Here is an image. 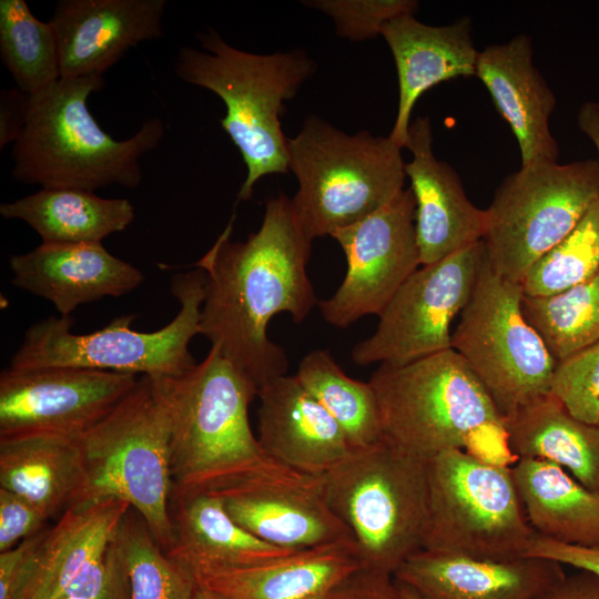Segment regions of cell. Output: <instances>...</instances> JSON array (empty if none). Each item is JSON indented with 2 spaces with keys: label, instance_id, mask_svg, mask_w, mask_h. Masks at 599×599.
<instances>
[{
  "label": "cell",
  "instance_id": "d6986e66",
  "mask_svg": "<svg viewBox=\"0 0 599 599\" xmlns=\"http://www.w3.org/2000/svg\"><path fill=\"white\" fill-rule=\"evenodd\" d=\"M12 284L50 301L67 317L80 305L119 297L139 287L144 276L102 243H41L10 257Z\"/></svg>",
  "mask_w": 599,
  "mask_h": 599
},
{
  "label": "cell",
  "instance_id": "3957f363",
  "mask_svg": "<svg viewBox=\"0 0 599 599\" xmlns=\"http://www.w3.org/2000/svg\"><path fill=\"white\" fill-rule=\"evenodd\" d=\"M104 84L103 75L61 78L27 94L24 125L11 151L17 181L91 192L111 185L134 190L141 184L140 160L159 146L164 124L153 118L129 139L115 140L88 108L90 94Z\"/></svg>",
  "mask_w": 599,
  "mask_h": 599
},
{
  "label": "cell",
  "instance_id": "cb8c5ba5",
  "mask_svg": "<svg viewBox=\"0 0 599 599\" xmlns=\"http://www.w3.org/2000/svg\"><path fill=\"white\" fill-rule=\"evenodd\" d=\"M130 507L108 498L67 509L48 528L13 599H61L77 579L104 560Z\"/></svg>",
  "mask_w": 599,
  "mask_h": 599
},
{
  "label": "cell",
  "instance_id": "277c9868",
  "mask_svg": "<svg viewBox=\"0 0 599 599\" xmlns=\"http://www.w3.org/2000/svg\"><path fill=\"white\" fill-rule=\"evenodd\" d=\"M197 38L202 49L182 47L175 73L223 101L226 113L221 125L246 166L237 200L247 201L261 177L288 172L281 113L284 102L314 73L315 63L298 49L272 54L240 50L213 29Z\"/></svg>",
  "mask_w": 599,
  "mask_h": 599
},
{
  "label": "cell",
  "instance_id": "9c48e42d",
  "mask_svg": "<svg viewBox=\"0 0 599 599\" xmlns=\"http://www.w3.org/2000/svg\"><path fill=\"white\" fill-rule=\"evenodd\" d=\"M171 293L180 309L154 332L133 329L134 315H121L87 334L71 331L70 316L39 321L26 332L10 368L80 367L152 378L179 376L196 364L189 346L200 334L205 273L199 268L175 275Z\"/></svg>",
  "mask_w": 599,
  "mask_h": 599
},
{
  "label": "cell",
  "instance_id": "7c38bea8",
  "mask_svg": "<svg viewBox=\"0 0 599 599\" xmlns=\"http://www.w3.org/2000/svg\"><path fill=\"white\" fill-rule=\"evenodd\" d=\"M599 200L596 160L535 163L509 174L487 211L491 267L521 283L534 263L567 237Z\"/></svg>",
  "mask_w": 599,
  "mask_h": 599
},
{
  "label": "cell",
  "instance_id": "e0dca14e",
  "mask_svg": "<svg viewBox=\"0 0 599 599\" xmlns=\"http://www.w3.org/2000/svg\"><path fill=\"white\" fill-rule=\"evenodd\" d=\"M166 0H59L50 20L61 78L103 75L130 49L163 37Z\"/></svg>",
  "mask_w": 599,
  "mask_h": 599
},
{
  "label": "cell",
  "instance_id": "f1b7e54d",
  "mask_svg": "<svg viewBox=\"0 0 599 599\" xmlns=\"http://www.w3.org/2000/svg\"><path fill=\"white\" fill-rule=\"evenodd\" d=\"M502 422L515 457L557 464L599 493V426L573 417L551 393Z\"/></svg>",
  "mask_w": 599,
  "mask_h": 599
},
{
  "label": "cell",
  "instance_id": "74e56055",
  "mask_svg": "<svg viewBox=\"0 0 599 599\" xmlns=\"http://www.w3.org/2000/svg\"><path fill=\"white\" fill-rule=\"evenodd\" d=\"M47 520L31 502L0 488V552L45 529Z\"/></svg>",
  "mask_w": 599,
  "mask_h": 599
},
{
  "label": "cell",
  "instance_id": "836d02e7",
  "mask_svg": "<svg viewBox=\"0 0 599 599\" xmlns=\"http://www.w3.org/2000/svg\"><path fill=\"white\" fill-rule=\"evenodd\" d=\"M522 312L557 362L599 342V271L552 296L524 295Z\"/></svg>",
  "mask_w": 599,
  "mask_h": 599
},
{
  "label": "cell",
  "instance_id": "8992f818",
  "mask_svg": "<svg viewBox=\"0 0 599 599\" xmlns=\"http://www.w3.org/2000/svg\"><path fill=\"white\" fill-rule=\"evenodd\" d=\"M318 481L326 504L349 529L362 568L393 576L424 548L427 460L383 437L351 449Z\"/></svg>",
  "mask_w": 599,
  "mask_h": 599
},
{
  "label": "cell",
  "instance_id": "f35d334b",
  "mask_svg": "<svg viewBox=\"0 0 599 599\" xmlns=\"http://www.w3.org/2000/svg\"><path fill=\"white\" fill-rule=\"evenodd\" d=\"M48 528L0 552V599H13L29 573L35 551Z\"/></svg>",
  "mask_w": 599,
  "mask_h": 599
},
{
  "label": "cell",
  "instance_id": "6da1fadb",
  "mask_svg": "<svg viewBox=\"0 0 599 599\" xmlns=\"http://www.w3.org/2000/svg\"><path fill=\"white\" fill-rule=\"evenodd\" d=\"M232 222L194 264L205 273L200 334L260 389L288 366L267 336L270 321L288 313L301 323L318 305L307 275L313 241L282 192L266 201L260 229L245 241L230 240Z\"/></svg>",
  "mask_w": 599,
  "mask_h": 599
},
{
  "label": "cell",
  "instance_id": "4dcf8cb0",
  "mask_svg": "<svg viewBox=\"0 0 599 599\" xmlns=\"http://www.w3.org/2000/svg\"><path fill=\"white\" fill-rule=\"evenodd\" d=\"M295 376L337 422L352 449L369 446L383 438L372 385L347 376L327 349L307 353L301 359Z\"/></svg>",
  "mask_w": 599,
  "mask_h": 599
},
{
  "label": "cell",
  "instance_id": "5bb4252c",
  "mask_svg": "<svg viewBox=\"0 0 599 599\" xmlns=\"http://www.w3.org/2000/svg\"><path fill=\"white\" fill-rule=\"evenodd\" d=\"M416 202L404 189L367 217L335 231L346 274L327 300L318 301L323 318L346 328L366 315H380L392 297L420 264L415 231Z\"/></svg>",
  "mask_w": 599,
  "mask_h": 599
},
{
  "label": "cell",
  "instance_id": "d590c367",
  "mask_svg": "<svg viewBox=\"0 0 599 599\" xmlns=\"http://www.w3.org/2000/svg\"><path fill=\"white\" fill-rule=\"evenodd\" d=\"M550 393L573 417L599 426V342L557 362Z\"/></svg>",
  "mask_w": 599,
  "mask_h": 599
},
{
  "label": "cell",
  "instance_id": "7402d4cb",
  "mask_svg": "<svg viewBox=\"0 0 599 599\" xmlns=\"http://www.w3.org/2000/svg\"><path fill=\"white\" fill-rule=\"evenodd\" d=\"M380 35L394 57L399 88L389 138L403 149L409 142L410 115L419 97L440 82L475 75L479 51L474 44L469 17L434 27L420 22L415 14H404L386 22Z\"/></svg>",
  "mask_w": 599,
  "mask_h": 599
},
{
  "label": "cell",
  "instance_id": "4316f807",
  "mask_svg": "<svg viewBox=\"0 0 599 599\" xmlns=\"http://www.w3.org/2000/svg\"><path fill=\"white\" fill-rule=\"evenodd\" d=\"M84 471L79 438L30 435L0 439V488L24 498L48 519L71 508Z\"/></svg>",
  "mask_w": 599,
  "mask_h": 599
},
{
  "label": "cell",
  "instance_id": "d4e9b609",
  "mask_svg": "<svg viewBox=\"0 0 599 599\" xmlns=\"http://www.w3.org/2000/svg\"><path fill=\"white\" fill-rule=\"evenodd\" d=\"M362 568L355 544L337 542L196 578L199 586L231 599H331Z\"/></svg>",
  "mask_w": 599,
  "mask_h": 599
},
{
  "label": "cell",
  "instance_id": "30bf717a",
  "mask_svg": "<svg viewBox=\"0 0 599 599\" xmlns=\"http://www.w3.org/2000/svg\"><path fill=\"white\" fill-rule=\"evenodd\" d=\"M429 515L423 549L485 560L525 557L536 535L511 468L463 449L427 460Z\"/></svg>",
  "mask_w": 599,
  "mask_h": 599
},
{
  "label": "cell",
  "instance_id": "ee69618b",
  "mask_svg": "<svg viewBox=\"0 0 599 599\" xmlns=\"http://www.w3.org/2000/svg\"><path fill=\"white\" fill-rule=\"evenodd\" d=\"M61 599H130L126 570L114 539L110 547V571L103 587L91 593L65 596Z\"/></svg>",
  "mask_w": 599,
  "mask_h": 599
},
{
  "label": "cell",
  "instance_id": "bcb514c9",
  "mask_svg": "<svg viewBox=\"0 0 599 599\" xmlns=\"http://www.w3.org/2000/svg\"><path fill=\"white\" fill-rule=\"evenodd\" d=\"M395 583L399 599H424L409 586L398 582L396 580Z\"/></svg>",
  "mask_w": 599,
  "mask_h": 599
},
{
  "label": "cell",
  "instance_id": "e575fe53",
  "mask_svg": "<svg viewBox=\"0 0 599 599\" xmlns=\"http://www.w3.org/2000/svg\"><path fill=\"white\" fill-rule=\"evenodd\" d=\"M599 271V200L575 230L546 252L521 281L528 297H547L565 292Z\"/></svg>",
  "mask_w": 599,
  "mask_h": 599
},
{
  "label": "cell",
  "instance_id": "f6af8a7d",
  "mask_svg": "<svg viewBox=\"0 0 599 599\" xmlns=\"http://www.w3.org/2000/svg\"><path fill=\"white\" fill-rule=\"evenodd\" d=\"M577 123L597 149L599 165V102L587 101L582 103L577 114Z\"/></svg>",
  "mask_w": 599,
  "mask_h": 599
},
{
  "label": "cell",
  "instance_id": "7a4b0ae2",
  "mask_svg": "<svg viewBox=\"0 0 599 599\" xmlns=\"http://www.w3.org/2000/svg\"><path fill=\"white\" fill-rule=\"evenodd\" d=\"M154 379L170 417L172 498L295 471L261 447L248 419L258 388L219 347L185 373Z\"/></svg>",
  "mask_w": 599,
  "mask_h": 599
},
{
  "label": "cell",
  "instance_id": "ba28073f",
  "mask_svg": "<svg viewBox=\"0 0 599 599\" xmlns=\"http://www.w3.org/2000/svg\"><path fill=\"white\" fill-rule=\"evenodd\" d=\"M171 425L154 378L139 377L133 389L79 438L83 485L75 504L108 498L126 501L167 552L171 521Z\"/></svg>",
  "mask_w": 599,
  "mask_h": 599
},
{
  "label": "cell",
  "instance_id": "ab89813d",
  "mask_svg": "<svg viewBox=\"0 0 599 599\" xmlns=\"http://www.w3.org/2000/svg\"><path fill=\"white\" fill-rule=\"evenodd\" d=\"M525 557L554 560L599 576V547L561 544L536 534Z\"/></svg>",
  "mask_w": 599,
  "mask_h": 599
},
{
  "label": "cell",
  "instance_id": "5b68a950",
  "mask_svg": "<svg viewBox=\"0 0 599 599\" xmlns=\"http://www.w3.org/2000/svg\"><path fill=\"white\" fill-rule=\"evenodd\" d=\"M369 384L383 437L410 455L428 460L451 449L471 454L485 439L509 450L502 417L453 348L402 365L380 364Z\"/></svg>",
  "mask_w": 599,
  "mask_h": 599
},
{
  "label": "cell",
  "instance_id": "ffe728a7",
  "mask_svg": "<svg viewBox=\"0 0 599 599\" xmlns=\"http://www.w3.org/2000/svg\"><path fill=\"white\" fill-rule=\"evenodd\" d=\"M257 439L276 463L321 476L351 451L345 433L296 376L268 380L257 393Z\"/></svg>",
  "mask_w": 599,
  "mask_h": 599
},
{
  "label": "cell",
  "instance_id": "f546056e",
  "mask_svg": "<svg viewBox=\"0 0 599 599\" xmlns=\"http://www.w3.org/2000/svg\"><path fill=\"white\" fill-rule=\"evenodd\" d=\"M4 219L26 222L42 243H102L125 230L135 217L126 199H104L94 192L73 189H40L38 192L2 203Z\"/></svg>",
  "mask_w": 599,
  "mask_h": 599
},
{
  "label": "cell",
  "instance_id": "7bdbcfd3",
  "mask_svg": "<svg viewBox=\"0 0 599 599\" xmlns=\"http://www.w3.org/2000/svg\"><path fill=\"white\" fill-rule=\"evenodd\" d=\"M535 599H599V576L588 570L565 575Z\"/></svg>",
  "mask_w": 599,
  "mask_h": 599
},
{
  "label": "cell",
  "instance_id": "484cf974",
  "mask_svg": "<svg viewBox=\"0 0 599 599\" xmlns=\"http://www.w3.org/2000/svg\"><path fill=\"white\" fill-rule=\"evenodd\" d=\"M173 541L167 554L195 578L255 565L293 550L272 546L242 528L213 491L171 499Z\"/></svg>",
  "mask_w": 599,
  "mask_h": 599
},
{
  "label": "cell",
  "instance_id": "8fae6325",
  "mask_svg": "<svg viewBox=\"0 0 599 599\" xmlns=\"http://www.w3.org/2000/svg\"><path fill=\"white\" fill-rule=\"evenodd\" d=\"M522 287L497 274L488 255L451 334L502 419L550 394L557 361L522 312Z\"/></svg>",
  "mask_w": 599,
  "mask_h": 599
},
{
  "label": "cell",
  "instance_id": "2e32d148",
  "mask_svg": "<svg viewBox=\"0 0 599 599\" xmlns=\"http://www.w3.org/2000/svg\"><path fill=\"white\" fill-rule=\"evenodd\" d=\"M213 493L242 528L272 546L297 550L355 544L323 498L318 476H262Z\"/></svg>",
  "mask_w": 599,
  "mask_h": 599
},
{
  "label": "cell",
  "instance_id": "44dd1931",
  "mask_svg": "<svg viewBox=\"0 0 599 599\" xmlns=\"http://www.w3.org/2000/svg\"><path fill=\"white\" fill-rule=\"evenodd\" d=\"M565 575L562 565L544 558L485 560L422 549L393 577L424 599H535Z\"/></svg>",
  "mask_w": 599,
  "mask_h": 599
},
{
  "label": "cell",
  "instance_id": "8d00e7d4",
  "mask_svg": "<svg viewBox=\"0 0 599 599\" xmlns=\"http://www.w3.org/2000/svg\"><path fill=\"white\" fill-rule=\"evenodd\" d=\"M303 3L328 16L336 33L354 42L375 38L386 22L415 14L418 9V2L414 0H314Z\"/></svg>",
  "mask_w": 599,
  "mask_h": 599
},
{
  "label": "cell",
  "instance_id": "7dc6e473",
  "mask_svg": "<svg viewBox=\"0 0 599 599\" xmlns=\"http://www.w3.org/2000/svg\"><path fill=\"white\" fill-rule=\"evenodd\" d=\"M194 599H231L221 592L199 586Z\"/></svg>",
  "mask_w": 599,
  "mask_h": 599
},
{
  "label": "cell",
  "instance_id": "4fadbf2b",
  "mask_svg": "<svg viewBox=\"0 0 599 599\" xmlns=\"http://www.w3.org/2000/svg\"><path fill=\"white\" fill-rule=\"evenodd\" d=\"M487 251L484 240L417 268L357 343V365H402L451 348L450 325L468 302Z\"/></svg>",
  "mask_w": 599,
  "mask_h": 599
},
{
  "label": "cell",
  "instance_id": "9a60e30c",
  "mask_svg": "<svg viewBox=\"0 0 599 599\" xmlns=\"http://www.w3.org/2000/svg\"><path fill=\"white\" fill-rule=\"evenodd\" d=\"M133 374L80 367L6 368L0 374V439L80 438L135 386Z\"/></svg>",
  "mask_w": 599,
  "mask_h": 599
},
{
  "label": "cell",
  "instance_id": "83f0119b",
  "mask_svg": "<svg viewBox=\"0 0 599 599\" xmlns=\"http://www.w3.org/2000/svg\"><path fill=\"white\" fill-rule=\"evenodd\" d=\"M511 473L536 534L561 544L599 547V493L547 460L518 458Z\"/></svg>",
  "mask_w": 599,
  "mask_h": 599
},
{
  "label": "cell",
  "instance_id": "d6a6232c",
  "mask_svg": "<svg viewBox=\"0 0 599 599\" xmlns=\"http://www.w3.org/2000/svg\"><path fill=\"white\" fill-rule=\"evenodd\" d=\"M0 55L26 94L38 93L61 79L53 27L35 18L24 0L0 1Z\"/></svg>",
  "mask_w": 599,
  "mask_h": 599
},
{
  "label": "cell",
  "instance_id": "52a82bcc",
  "mask_svg": "<svg viewBox=\"0 0 599 599\" xmlns=\"http://www.w3.org/2000/svg\"><path fill=\"white\" fill-rule=\"evenodd\" d=\"M400 151L389 135H351L308 116L287 138L288 171L298 184L292 204L305 234L312 241L331 236L396 197L406 179Z\"/></svg>",
  "mask_w": 599,
  "mask_h": 599
},
{
  "label": "cell",
  "instance_id": "60d3db41",
  "mask_svg": "<svg viewBox=\"0 0 599 599\" xmlns=\"http://www.w3.org/2000/svg\"><path fill=\"white\" fill-rule=\"evenodd\" d=\"M331 599H399L394 577L365 568L348 576Z\"/></svg>",
  "mask_w": 599,
  "mask_h": 599
},
{
  "label": "cell",
  "instance_id": "603a6c76",
  "mask_svg": "<svg viewBox=\"0 0 599 599\" xmlns=\"http://www.w3.org/2000/svg\"><path fill=\"white\" fill-rule=\"evenodd\" d=\"M531 39L520 33L479 51L476 77L488 90L518 141L521 166L558 162L559 148L550 131L556 98L534 64Z\"/></svg>",
  "mask_w": 599,
  "mask_h": 599
},
{
  "label": "cell",
  "instance_id": "b9f144b4",
  "mask_svg": "<svg viewBox=\"0 0 599 599\" xmlns=\"http://www.w3.org/2000/svg\"><path fill=\"white\" fill-rule=\"evenodd\" d=\"M27 94L19 88L2 90L0 94V148L13 143L26 121Z\"/></svg>",
  "mask_w": 599,
  "mask_h": 599
},
{
  "label": "cell",
  "instance_id": "1f68e13d",
  "mask_svg": "<svg viewBox=\"0 0 599 599\" xmlns=\"http://www.w3.org/2000/svg\"><path fill=\"white\" fill-rule=\"evenodd\" d=\"M114 544L126 570L130 599H194L195 576L160 546L132 507L118 527Z\"/></svg>",
  "mask_w": 599,
  "mask_h": 599
},
{
  "label": "cell",
  "instance_id": "ac0fdd59",
  "mask_svg": "<svg viewBox=\"0 0 599 599\" xmlns=\"http://www.w3.org/2000/svg\"><path fill=\"white\" fill-rule=\"evenodd\" d=\"M407 149L413 156L405 163V173L416 202L420 264H433L484 240L487 211L469 201L456 171L435 156L427 116L410 123Z\"/></svg>",
  "mask_w": 599,
  "mask_h": 599
}]
</instances>
